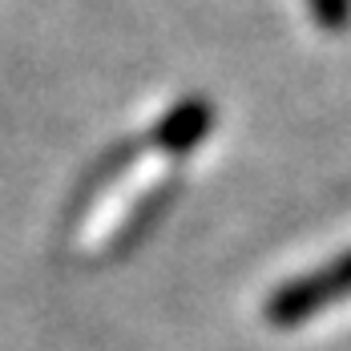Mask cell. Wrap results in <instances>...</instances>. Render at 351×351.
<instances>
[{
    "label": "cell",
    "mask_w": 351,
    "mask_h": 351,
    "mask_svg": "<svg viewBox=\"0 0 351 351\" xmlns=\"http://www.w3.org/2000/svg\"><path fill=\"white\" fill-rule=\"evenodd\" d=\"M343 295H351V254H343L331 267H323L311 279L279 291L275 303H271V319L275 323H299V319H311L315 311H323L327 303H335Z\"/></svg>",
    "instance_id": "obj_1"
},
{
    "label": "cell",
    "mask_w": 351,
    "mask_h": 351,
    "mask_svg": "<svg viewBox=\"0 0 351 351\" xmlns=\"http://www.w3.org/2000/svg\"><path fill=\"white\" fill-rule=\"evenodd\" d=\"M311 12H315V21L323 29H348L351 21V0H311Z\"/></svg>",
    "instance_id": "obj_2"
}]
</instances>
